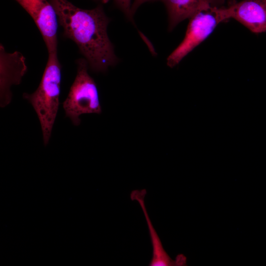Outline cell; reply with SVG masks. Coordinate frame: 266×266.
I'll return each instance as SVG.
<instances>
[{
  "instance_id": "obj_1",
  "label": "cell",
  "mask_w": 266,
  "mask_h": 266,
  "mask_svg": "<svg viewBox=\"0 0 266 266\" xmlns=\"http://www.w3.org/2000/svg\"><path fill=\"white\" fill-rule=\"evenodd\" d=\"M49 1L64 35L76 43L93 70L105 71L116 63L117 58L107 33L109 19L101 5L84 9L67 0Z\"/></svg>"
},
{
  "instance_id": "obj_2",
  "label": "cell",
  "mask_w": 266,
  "mask_h": 266,
  "mask_svg": "<svg viewBox=\"0 0 266 266\" xmlns=\"http://www.w3.org/2000/svg\"><path fill=\"white\" fill-rule=\"evenodd\" d=\"M48 61L37 89L32 94L25 93L23 97L33 106L39 119L44 144L50 139L59 106L61 66L57 52L48 53Z\"/></svg>"
},
{
  "instance_id": "obj_3",
  "label": "cell",
  "mask_w": 266,
  "mask_h": 266,
  "mask_svg": "<svg viewBox=\"0 0 266 266\" xmlns=\"http://www.w3.org/2000/svg\"><path fill=\"white\" fill-rule=\"evenodd\" d=\"M88 65L85 59L77 61V74L63 103L66 116L75 126L80 124L81 115L101 112L97 87L88 73Z\"/></svg>"
},
{
  "instance_id": "obj_4",
  "label": "cell",
  "mask_w": 266,
  "mask_h": 266,
  "mask_svg": "<svg viewBox=\"0 0 266 266\" xmlns=\"http://www.w3.org/2000/svg\"><path fill=\"white\" fill-rule=\"evenodd\" d=\"M221 7L214 6L201 10L189 18L183 40L167 58L168 66L173 67L177 65L207 38L219 24L227 21L221 11Z\"/></svg>"
},
{
  "instance_id": "obj_5",
  "label": "cell",
  "mask_w": 266,
  "mask_h": 266,
  "mask_svg": "<svg viewBox=\"0 0 266 266\" xmlns=\"http://www.w3.org/2000/svg\"><path fill=\"white\" fill-rule=\"evenodd\" d=\"M31 16L39 30L48 53L57 52L58 16L47 0H15Z\"/></svg>"
},
{
  "instance_id": "obj_6",
  "label": "cell",
  "mask_w": 266,
  "mask_h": 266,
  "mask_svg": "<svg viewBox=\"0 0 266 266\" xmlns=\"http://www.w3.org/2000/svg\"><path fill=\"white\" fill-rule=\"evenodd\" d=\"M227 20L233 19L252 33L266 32V0H243L221 7Z\"/></svg>"
},
{
  "instance_id": "obj_7",
  "label": "cell",
  "mask_w": 266,
  "mask_h": 266,
  "mask_svg": "<svg viewBox=\"0 0 266 266\" xmlns=\"http://www.w3.org/2000/svg\"><path fill=\"white\" fill-rule=\"evenodd\" d=\"M27 66L24 56L19 52H7L0 46V106L3 107L11 100L10 91L13 85L19 84L26 73Z\"/></svg>"
},
{
  "instance_id": "obj_8",
  "label": "cell",
  "mask_w": 266,
  "mask_h": 266,
  "mask_svg": "<svg viewBox=\"0 0 266 266\" xmlns=\"http://www.w3.org/2000/svg\"><path fill=\"white\" fill-rule=\"evenodd\" d=\"M146 190H133L131 193V199L137 201L143 211L148 228L153 248L152 258L150 266H181L186 264V258L182 254L178 255L175 260L170 258L164 249L161 239L154 228L145 205Z\"/></svg>"
},
{
  "instance_id": "obj_9",
  "label": "cell",
  "mask_w": 266,
  "mask_h": 266,
  "mask_svg": "<svg viewBox=\"0 0 266 266\" xmlns=\"http://www.w3.org/2000/svg\"><path fill=\"white\" fill-rule=\"evenodd\" d=\"M166 7L169 30L196 13L214 6H222L225 0H162Z\"/></svg>"
},
{
  "instance_id": "obj_10",
  "label": "cell",
  "mask_w": 266,
  "mask_h": 266,
  "mask_svg": "<svg viewBox=\"0 0 266 266\" xmlns=\"http://www.w3.org/2000/svg\"><path fill=\"white\" fill-rule=\"evenodd\" d=\"M114 1L126 16L132 21L133 14L132 11L131 0H114Z\"/></svg>"
},
{
  "instance_id": "obj_11",
  "label": "cell",
  "mask_w": 266,
  "mask_h": 266,
  "mask_svg": "<svg viewBox=\"0 0 266 266\" xmlns=\"http://www.w3.org/2000/svg\"><path fill=\"white\" fill-rule=\"evenodd\" d=\"M154 0H134L133 3L132 5V11L133 14L138 7L143 3Z\"/></svg>"
},
{
  "instance_id": "obj_12",
  "label": "cell",
  "mask_w": 266,
  "mask_h": 266,
  "mask_svg": "<svg viewBox=\"0 0 266 266\" xmlns=\"http://www.w3.org/2000/svg\"><path fill=\"white\" fill-rule=\"evenodd\" d=\"M95 0L100 1L102 3H106L107 2H108L109 0Z\"/></svg>"
}]
</instances>
